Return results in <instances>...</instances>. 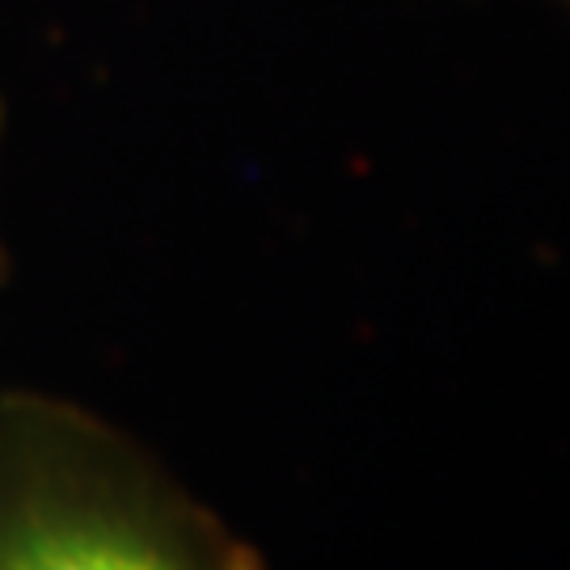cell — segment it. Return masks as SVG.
Wrapping results in <instances>:
<instances>
[{"label":"cell","instance_id":"6da1fadb","mask_svg":"<svg viewBox=\"0 0 570 570\" xmlns=\"http://www.w3.org/2000/svg\"><path fill=\"white\" fill-rule=\"evenodd\" d=\"M0 570H245L161 487L51 414L0 435Z\"/></svg>","mask_w":570,"mask_h":570},{"label":"cell","instance_id":"7a4b0ae2","mask_svg":"<svg viewBox=\"0 0 570 570\" xmlns=\"http://www.w3.org/2000/svg\"><path fill=\"white\" fill-rule=\"evenodd\" d=\"M567 4H570V0H567Z\"/></svg>","mask_w":570,"mask_h":570}]
</instances>
